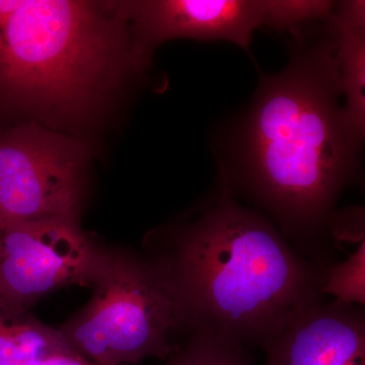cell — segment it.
Masks as SVG:
<instances>
[{
  "instance_id": "cell-1",
  "label": "cell",
  "mask_w": 365,
  "mask_h": 365,
  "mask_svg": "<svg viewBox=\"0 0 365 365\" xmlns=\"http://www.w3.org/2000/svg\"><path fill=\"white\" fill-rule=\"evenodd\" d=\"M326 29L314 42L295 34L289 63L262 78L222 174L230 188L270 213L295 251L317 265L324 263L322 246L331 240L341 192L354 182L361 148L338 102L339 60Z\"/></svg>"
},
{
  "instance_id": "cell-2",
  "label": "cell",
  "mask_w": 365,
  "mask_h": 365,
  "mask_svg": "<svg viewBox=\"0 0 365 365\" xmlns=\"http://www.w3.org/2000/svg\"><path fill=\"white\" fill-rule=\"evenodd\" d=\"M153 260L177 295L185 326L242 348L266 349L325 300L321 268L267 217L240 205L222 176L216 195Z\"/></svg>"
},
{
  "instance_id": "cell-3",
  "label": "cell",
  "mask_w": 365,
  "mask_h": 365,
  "mask_svg": "<svg viewBox=\"0 0 365 365\" xmlns=\"http://www.w3.org/2000/svg\"><path fill=\"white\" fill-rule=\"evenodd\" d=\"M145 66L123 1L16 0L0 19V100L48 128L91 123Z\"/></svg>"
},
{
  "instance_id": "cell-4",
  "label": "cell",
  "mask_w": 365,
  "mask_h": 365,
  "mask_svg": "<svg viewBox=\"0 0 365 365\" xmlns=\"http://www.w3.org/2000/svg\"><path fill=\"white\" fill-rule=\"evenodd\" d=\"M90 302L59 329L74 352L96 365H134L174 353L170 334L185 326L162 268L120 252L101 253Z\"/></svg>"
},
{
  "instance_id": "cell-5",
  "label": "cell",
  "mask_w": 365,
  "mask_h": 365,
  "mask_svg": "<svg viewBox=\"0 0 365 365\" xmlns=\"http://www.w3.org/2000/svg\"><path fill=\"white\" fill-rule=\"evenodd\" d=\"M88 158L83 143L36 122L0 134V227L42 218L76 220Z\"/></svg>"
},
{
  "instance_id": "cell-6",
  "label": "cell",
  "mask_w": 365,
  "mask_h": 365,
  "mask_svg": "<svg viewBox=\"0 0 365 365\" xmlns=\"http://www.w3.org/2000/svg\"><path fill=\"white\" fill-rule=\"evenodd\" d=\"M102 251L72 218L0 227V299L30 309L54 290L90 287Z\"/></svg>"
},
{
  "instance_id": "cell-7",
  "label": "cell",
  "mask_w": 365,
  "mask_h": 365,
  "mask_svg": "<svg viewBox=\"0 0 365 365\" xmlns=\"http://www.w3.org/2000/svg\"><path fill=\"white\" fill-rule=\"evenodd\" d=\"M134 50L148 64L165 41L225 40L249 50L263 26L261 0H148L123 1Z\"/></svg>"
},
{
  "instance_id": "cell-8",
  "label": "cell",
  "mask_w": 365,
  "mask_h": 365,
  "mask_svg": "<svg viewBox=\"0 0 365 365\" xmlns=\"http://www.w3.org/2000/svg\"><path fill=\"white\" fill-rule=\"evenodd\" d=\"M362 307L338 300L309 307L266 348L265 365H365Z\"/></svg>"
},
{
  "instance_id": "cell-9",
  "label": "cell",
  "mask_w": 365,
  "mask_h": 365,
  "mask_svg": "<svg viewBox=\"0 0 365 365\" xmlns=\"http://www.w3.org/2000/svg\"><path fill=\"white\" fill-rule=\"evenodd\" d=\"M327 26L337 47L346 102L343 115L352 136L361 145L365 134V1L337 2Z\"/></svg>"
},
{
  "instance_id": "cell-10",
  "label": "cell",
  "mask_w": 365,
  "mask_h": 365,
  "mask_svg": "<svg viewBox=\"0 0 365 365\" xmlns=\"http://www.w3.org/2000/svg\"><path fill=\"white\" fill-rule=\"evenodd\" d=\"M68 350L59 329L46 326L26 307L0 299V365H40Z\"/></svg>"
},
{
  "instance_id": "cell-11",
  "label": "cell",
  "mask_w": 365,
  "mask_h": 365,
  "mask_svg": "<svg viewBox=\"0 0 365 365\" xmlns=\"http://www.w3.org/2000/svg\"><path fill=\"white\" fill-rule=\"evenodd\" d=\"M322 294L333 295L345 304H365V240L345 261L321 269Z\"/></svg>"
},
{
  "instance_id": "cell-12",
  "label": "cell",
  "mask_w": 365,
  "mask_h": 365,
  "mask_svg": "<svg viewBox=\"0 0 365 365\" xmlns=\"http://www.w3.org/2000/svg\"><path fill=\"white\" fill-rule=\"evenodd\" d=\"M336 4L328 0H261L262 26L295 35L309 21L329 23L335 11Z\"/></svg>"
},
{
  "instance_id": "cell-13",
  "label": "cell",
  "mask_w": 365,
  "mask_h": 365,
  "mask_svg": "<svg viewBox=\"0 0 365 365\" xmlns=\"http://www.w3.org/2000/svg\"><path fill=\"white\" fill-rule=\"evenodd\" d=\"M163 365H250L244 348L204 334H194L184 350Z\"/></svg>"
},
{
  "instance_id": "cell-14",
  "label": "cell",
  "mask_w": 365,
  "mask_h": 365,
  "mask_svg": "<svg viewBox=\"0 0 365 365\" xmlns=\"http://www.w3.org/2000/svg\"><path fill=\"white\" fill-rule=\"evenodd\" d=\"M40 365H96L93 362L88 361V359H83V356L74 352L73 350L59 353L54 355L47 360H45Z\"/></svg>"
}]
</instances>
